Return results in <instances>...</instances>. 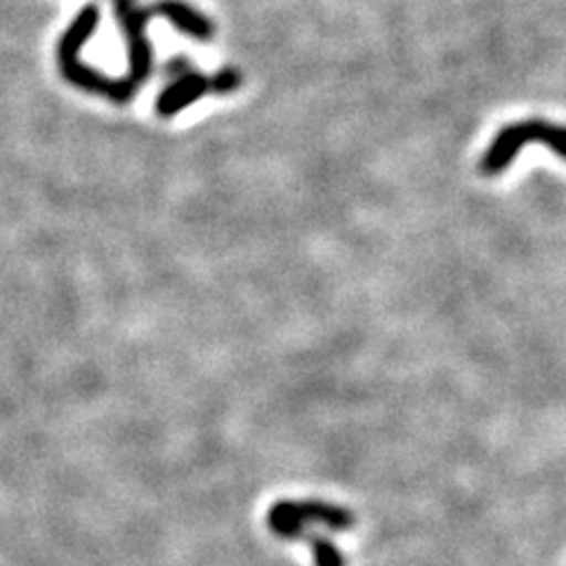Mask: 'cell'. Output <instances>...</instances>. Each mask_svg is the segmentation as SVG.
Returning <instances> with one entry per match:
<instances>
[{
  "label": "cell",
  "instance_id": "obj_4",
  "mask_svg": "<svg viewBox=\"0 0 566 566\" xmlns=\"http://www.w3.org/2000/svg\"><path fill=\"white\" fill-rule=\"evenodd\" d=\"M114 10L123 33H126L128 57H130V69L128 74L123 76V81L128 83L130 91L137 93L139 85L145 83L151 74L154 52H151V43L147 41V24L154 12L137 8L135 0H114Z\"/></svg>",
  "mask_w": 566,
  "mask_h": 566
},
{
  "label": "cell",
  "instance_id": "obj_6",
  "mask_svg": "<svg viewBox=\"0 0 566 566\" xmlns=\"http://www.w3.org/2000/svg\"><path fill=\"white\" fill-rule=\"evenodd\" d=\"M151 12L166 17L175 29H180L197 41H210L212 33H216V27H212L208 17L201 14L197 8L182 3V0H161Z\"/></svg>",
  "mask_w": 566,
  "mask_h": 566
},
{
  "label": "cell",
  "instance_id": "obj_8",
  "mask_svg": "<svg viewBox=\"0 0 566 566\" xmlns=\"http://www.w3.org/2000/svg\"><path fill=\"white\" fill-rule=\"evenodd\" d=\"M210 81H212V93L227 95V93L237 91L239 83H241V76H239L237 69H222L220 74H216Z\"/></svg>",
  "mask_w": 566,
  "mask_h": 566
},
{
  "label": "cell",
  "instance_id": "obj_3",
  "mask_svg": "<svg viewBox=\"0 0 566 566\" xmlns=\"http://www.w3.org/2000/svg\"><path fill=\"white\" fill-rule=\"evenodd\" d=\"M310 522H318L333 531H349L354 526L349 510L318 501H281L272 505L268 515L272 534L279 538H300Z\"/></svg>",
  "mask_w": 566,
  "mask_h": 566
},
{
  "label": "cell",
  "instance_id": "obj_5",
  "mask_svg": "<svg viewBox=\"0 0 566 566\" xmlns=\"http://www.w3.org/2000/svg\"><path fill=\"white\" fill-rule=\"evenodd\" d=\"M208 91H212V81L203 74H197V71H185L175 83H170L166 91L161 93L156 102V112L164 118L175 116L177 112H182L185 106L199 102Z\"/></svg>",
  "mask_w": 566,
  "mask_h": 566
},
{
  "label": "cell",
  "instance_id": "obj_7",
  "mask_svg": "<svg viewBox=\"0 0 566 566\" xmlns=\"http://www.w3.org/2000/svg\"><path fill=\"white\" fill-rule=\"evenodd\" d=\"M310 545L316 566H345L343 553L328 538H312Z\"/></svg>",
  "mask_w": 566,
  "mask_h": 566
},
{
  "label": "cell",
  "instance_id": "obj_2",
  "mask_svg": "<svg viewBox=\"0 0 566 566\" xmlns=\"http://www.w3.org/2000/svg\"><path fill=\"white\" fill-rule=\"evenodd\" d=\"M531 142H541V145L551 147L557 156L566 161V126L557 123H547L541 118H528L505 126L482 158V172L484 175H501L512 161H515L520 149Z\"/></svg>",
  "mask_w": 566,
  "mask_h": 566
},
{
  "label": "cell",
  "instance_id": "obj_1",
  "mask_svg": "<svg viewBox=\"0 0 566 566\" xmlns=\"http://www.w3.org/2000/svg\"><path fill=\"white\" fill-rule=\"evenodd\" d=\"M99 24V10L95 6H87L83 8L76 20L71 22V27L66 29V33L62 35V41L57 45V60H60V69L64 78L81 87L85 93H93V95H104L106 99H112L116 104H128L135 93L126 85L123 78H109L104 76L102 71L87 66L81 60V50L91 39L93 31Z\"/></svg>",
  "mask_w": 566,
  "mask_h": 566
}]
</instances>
